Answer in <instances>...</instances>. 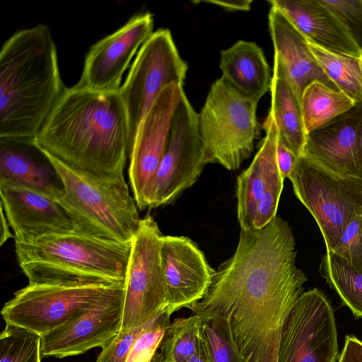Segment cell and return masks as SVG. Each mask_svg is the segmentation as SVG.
<instances>
[{"instance_id": "cell-24", "label": "cell", "mask_w": 362, "mask_h": 362, "mask_svg": "<svg viewBox=\"0 0 362 362\" xmlns=\"http://www.w3.org/2000/svg\"><path fill=\"white\" fill-rule=\"evenodd\" d=\"M270 92L272 100L269 112L276 124L278 137L299 157L303 154L306 139L300 100L274 57Z\"/></svg>"}, {"instance_id": "cell-38", "label": "cell", "mask_w": 362, "mask_h": 362, "mask_svg": "<svg viewBox=\"0 0 362 362\" xmlns=\"http://www.w3.org/2000/svg\"><path fill=\"white\" fill-rule=\"evenodd\" d=\"M196 3H208L218 6L228 11H247L251 8V0H205L193 1Z\"/></svg>"}, {"instance_id": "cell-15", "label": "cell", "mask_w": 362, "mask_h": 362, "mask_svg": "<svg viewBox=\"0 0 362 362\" xmlns=\"http://www.w3.org/2000/svg\"><path fill=\"white\" fill-rule=\"evenodd\" d=\"M153 33L151 13L132 16L123 25L89 49L76 86L97 91L117 90L134 55Z\"/></svg>"}, {"instance_id": "cell-29", "label": "cell", "mask_w": 362, "mask_h": 362, "mask_svg": "<svg viewBox=\"0 0 362 362\" xmlns=\"http://www.w3.org/2000/svg\"><path fill=\"white\" fill-rule=\"evenodd\" d=\"M41 337L6 324L0 335V362H41Z\"/></svg>"}, {"instance_id": "cell-31", "label": "cell", "mask_w": 362, "mask_h": 362, "mask_svg": "<svg viewBox=\"0 0 362 362\" xmlns=\"http://www.w3.org/2000/svg\"><path fill=\"white\" fill-rule=\"evenodd\" d=\"M168 309L148 320L128 355L126 362H148L160 346L164 334L170 324Z\"/></svg>"}, {"instance_id": "cell-30", "label": "cell", "mask_w": 362, "mask_h": 362, "mask_svg": "<svg viewBox=\"0 0 362 362\" xmlns=\"http://www.w3.org/2000/svg\"><path fill=\"white\" fill-rule=\"evenodd\" d=\"M201 337L211 362H243L226 321L219 317H202Z\"/></svg>"}, {"instance_id": "cell-36", "label": "cell", "mask_w": 362, "mask_h": 362, "mask_svg": "<svg viewBox=\"0 0 362 362\" xmlns=\"http://www.w3.org/2000/svg\"><path fill=\"white\" fill-rule=\"evenodd\" d=\"M298 156L288 148L278 137L276 141V158L279 173L283 180L288 178Z\"/></svg>"}, {"instance_id": "cell-11", "label": "cell", "mask_w": 362, "mask_h": 362, "mask_svg": "<svg viewBox=\"0 0 362 362\" xmlns=\"http://www.w3.org/2000/svg\"><path fill=\"white\" fill-rule=\"evenodd\" d=\"M115 286L29 284L4 304L6 324L40 337L67 322Z\"/></svg>"}, {"instance_id": "cell-9", "label": "cell", "mask_w": 362, "mask_h": 362, "mask_svg": "<svg viewBox=\"0 0 362 362\" xmlns=\"http://www.w3.org/2000/svg\"><path fill=\"white\" fill-rule=\"evenodd\" d=\"M163 235L151 215L141 218L132 240L119 333L141 326L160 311L168 309L160 255Z\"/></svg>"}, {"instance_id": "cell-19", "label": "cell", "mask_w": 362, "mask_h": 362, "mask_svg": "<svg viewBox=\"0 0 362 362\" xmlns=\"http://www.w3.org/2000/svg\"><path fill=\"white\" fill-rule=\"evenodd\" d=\"M268 20L274 57L281 65L300 100L305 88L314 81L338 90L318 64L308 40L289 19L280 10L271 6Z\"/></svg>"}, {"instance_id": "cell-6", "label": "cell", "mask_w": 362, "mask_h": 362, "mask_svg": "<svg viewBox=\"0 0 362 362\" xmlns=\"http://www.w3.org/2000/svg\"><path fill=\"white\" fill-rule=\"evenodd\" d=\"M257 105L221 77L211 85L198 114L206 164L235 170L250 156L260 132Z\"/></svg>"}, {"instance_id": "cell-5", "label": "cell", "mask_w": 362, "mask_h": 362, "mask_svg": "<svg viewBox=\"0 0 362 362\" xmlns=\"http://www.w3.org/2000/svg\"><path fill=\"white\" fill-rule=\"evenodd\" d=\"M42 151L62 185L63 193L57 202L74 230L106 240L131 242L141 218L124 175L103 177L86 173Z\"/></svg>"}, {"instance_id": "cell-18", "label": "cell", "mask_w": 362, "mask_h": 362, "mask_svg": "<svg viewBox=\"0 0 362 362\" xmlns=\"http://www.w3.org/2000/svg\"><path fill=\"white\" fill-rule=\"evenodd\" d=\"M0 195L1 206L13 231L15 243H31L75 230L64 208L37 191L0 180Z\"/></svg>"}, {"instance_id": "cell-13", "label": "cell", "mask_w": 362, "mask_h": 362, "mask_svg": "<svg viewBox=\"0 0 362 362\" xmlns=\"http://www.w3.org/2000/svg\"><path fill=\"white\" fill-rule=\"evenodd\" d=\"M124 285L115 286L67 322L41 337L42 357L62 358L104 348L121 330Z\"/></svg>"}, {"instance_id": "cell-32", "label": "cell", "mask_w": 362, "mask_h": 362, "mask_svg": "<svg viewBox=\"0 0 362 362\" xmlns=\"http://www.w3.org/2000/svg\"><path fill=\"white\" fill-rule=\"evenodd\" d=\"M342 25L362 52V0H319Z\"/></svg>"}, {"instance_id": "cell-17", "label": "cell", "mask_w": 362, "mask_h": 362, "mask_svg": "<svg viewBox=\"0 0 362 362\" xmlns=\"http://www.w3.org/2000/svg\"><path fill=\"white\" fill-rule=\"evenodd\" d=\"M303 155L334 174L362 180V101L308 134Z\"/></svg>"}, {"instance_id": "cell-35", "label": "cell", "mask_w": 362, "mask_h": 362, "mask_svg": "<svg viewBox=\"0 0 362 362\" xmlns=\"http://www.w3.org/2000/svg\"><path fill=\"white\" fill-rule=\"evenodd\" d=\"M144 324L125 332L119 333L109 344L102 349L95 362H126L129 351Z\"/></svg>"}, {"instance_id": "cell-27", "label": "cell", "mask_w": 362, "mask_h": 362, "mask_svg": "<svg viewBox=\"0 0 362 362\" xmlns=\"http://www.w3.org/2000/svg\"><path fill=\"white\" fill-rule=\"evenodd\" d=\"M321 272L354 315L362 318V267L353 266L331 250L322 257Z\"/></svg>"}, {"instance_id": "cell-34", "label": "cell", "mask_w": 362, "mask_h": 362, "mask_svg": "<svg viewBox=\"0 0 362 362\" xmlns=\"http://www.w3.org/2000/svg\"><path fill=\"white\" fill-rule=\"evenodd\" d=\"M353 266L362 267V215L354 216L344 230L333 250Z\"/></svg>"}, {"instance_id": "cell-20", "label": "cell", "mask_w": 362, "mask_h": 362, "mask_svg": "<svg viewBox=\"0 0 362 362\" xmlns=\"http://www.w3.org/2000/svg\"><path fill=\"white\" fill-rule=\"evenodd\" d=\"M308 42L326 50L355 57L362 52L335 16L319 0H271Z\"/></svg>"}, {"instance_id": "cell-26", "label": "cell", "mask_w": 362, "mask_h": 362, "mask_svg": "<svg viewBox=\"0 0 362 362\" xmlns=\"http://www.w3.org/2000/svg\"><path fill=\"white\" fill-rule=\"evenodd\" d=\"M314 57L339 90L355 103L362 101V55L332 52L308 42Z\"/></svg>"}, {"instance_id": "cell-41", "label": "cell", "mask_w": 362, "mask_h": 362, "mask_svg": "<svg viewBox=\"0 0 362 362\" xmlns=\"http://www.w3.org/2000/svg\"><path fill=\"white\" fill-rule=\"evenodd\" d=\"M148 362H163L161 353L156 352Z\"/></svg>"}, {"instance_id": "cell-37", "label": "cell", "mask_w": 362, "mask_h": 362, "mask_svg": "<svg viewBox=\"0 0 362 362\" xmlns=\"http://www.w3.org/2000/svg\"><path fill=\"white\" fill-rule=\"evenodd\" d=\"M337 362H362V341L356 337H346Z\"/></svg>"}, {"instance_id": "cell-39", "label": "cell", "mask_w": 362, "mask_h": 362, "mask_svg": "<svg viewBox=\"0 0 362 362\" xmlns=\"http://www.w3.org/2000/svg\"><path fill=\"white\" fill-rule=\"evenodd\" d=\"M185 362H211L202 337L197 351Z\"/></svg>"}, {"instance_id": "cell-28", "label": "cell", "mask_w": 362, "mask_h": 362, "mask_svg": "<svg viewBox=\"0 0 362 362\" xmlns=\"http://www.w3.org/2000/svg\"><path fill=\"white\" fill-rule=\"evenodd\" d=\"M202 318L197 315L174 320L160 344L163 362H185L197 350Z\"/></svg>"}, {"instance_id": "cell-33", "label": "cell", "mask_w": 362, "mask_h": 362, "mask_svg": "<svg viewBox=\"0 0 362 362\" xmlns=\"http://www.w3.org/2000/svg\"><path fill=\"white\" fill-rule=\"evenodd\" d=\"M283 185L284 180L277 166L270 173L264 194L257 205L254 221L255 229L262 228L276 216Z\"/></svg>"}, {"instance_id": "cell-1", "label": "cell", "mask_w": 362, "mask_h": 362, "mask_svg": "<svg viewBox=\"0 0 362 362\" xmlns=\"http://www.w3.org/2000/svg\"><path fill=\"white\" fill-rule=\"evenodd\" d=\"M292 231L276 223L240 229L234 254L191 309L227 325L243 362H277L285 322L307 281L296 265Z\"/></svg>"}, {"instance_id": "cell-22", "label": "cell", "mask_w": 362, "mask_h": 362, "mask_svg": "<svg viewBox=\"0 0 362 362\" xmlns=\"http://www.w3.org/2000/svg\"><path fill=\"white\" fill-rule=\"evenodd\" d=\"M266 136L247 169L237 180L238 218L240 229L252 230L257 205L264 194L272 170L277 167L276 141L277 128L269 112L263 123Z\"/></svg>"}, {"instance_id": "cell-14", "label": "cell", "mask_w": 362, "mask_h": 362, "mask_svg": "<svg viewBox=\"0 0 362 362\" xmlns=\"http://www.w3.org/2000/svg\"><path fill=\"white\" fill-rule=\"evenodd\" d=\"M183 85L165 86L137 130L129 158V178L139 210L146 209V192L168 148L173 117L184 93Z\"/></svg>"}, {"instance_id": "cell-8", "label": "cell", "mask_w": 362, "mask_h": 362, "mask_svg": "<svg viewBox=\"0 0 362 362\" xmlns=\"http://www.w3.org/2000/svg\"><path fill=\"white\" fill-rule=\"evenodd\" d=\"M188 66L168 29L153 32L139 50L119 92L126 107L130 149L141 122L168 85L184 84Z\"/></svg>"}, {"instance_id": "cell-16", "label": "cell", "mask_w": 362, "mask_h": 362, "mask_svg": "<svg viewBox=\"0 0 362 362\" xmlns=\"http://www.w3.org/2000/svg\"><path fill=\"white\" fill-rule=\"evenodd\" d=\"M160 255L168 312L192 309L205 296L216 270L197 244L185 236L163 235Z\"/></svg>"}, {"instance_id": "cell-4", "label": "cell", "mask_w": 362, "mask_h": 362, "mask_svg": "<svg viewBox=\"0 0 362 362\" xmlns=\"http://www.w3.org/2000/svg\"><path fill=\"white\" fill-rule=\"evenodd\" d=\"M131 250L132 241H110L76 230L15 243L29 284L124 286Z\"/></svg>"}, {"instance_id": "cell-23", "label": "cell", "mask_w": 362, "mask_h": 362, "mask_svg": "<svg viewBox=\"0 0 362 362\" xmlns=\"http://www.w3.org/2000/svg\"><path fill=\"white\" fill-rule=\"evenodd\" d=\"M221 78L243 95L258 101L271 88L272 74L262 49L238 40L221 52Z\"/></svg>"}, {"instance_id": "cell-12", "label": "cell", "mask_w": 362, "mask_h": 362, "mask_svg": "<svg viewBox=\"0 0 362 362\" xmlns=\"http://www.w3.org/2000/svg\"><path fill=\"white\" fill-rule=\"evenodd\" d=\"M333 309L317 288L303 293L283 327L277 362H337Z\"/></svg>"}, {"instance_id": "cell-2", "label": "cell", "mask_w": 362, "mask_h": 362, "mask_svg": "<svg viewBox=\"0 0 362 362\" xmlns=\"http://www.w3.org/2000/svg\"><path fill=\"white\" fill-rule=\"evenodd\" d=\"M34 140L77 170L103 177L124 175L130 132L119 89L66 88Z\"/></svg>"}, {"instance_id": "cell-10", "label": "cell", "mask_w": 362, "mask_h": 362, "mask_svg": "<svg viewBox=\"0 0 362 362\" xmlns=\"http://www.w3.org/2000/svg\"><path fill=\"white\" fill-rule=\"evenodd\" d=\"M205 165L198 113L184 92L174 112L167 150L146 192V207L173 202L196 182Z\"/></svg>"}, {"instance_id": "cell-40", "label": "cell", "mask_w": 362, "mask_h": 362, "mask_svg": "<svg viewBox=\"0 0 362 362\" xmlns=\"http://www.w3.org/2000/svg\"><path fill=\"white\" fill-rule=\"evenodd\" d=\"M9 223L5 215L4 211L1 206V238L0 245L2 246L9 238L14 237L9 228Z\"/></svg>"}, {"instance_id": "cell-21", "label": "cell", "mask_w": 362, "mask_h": 362, "mask_svg": "<svg viewBox=\"0 0 362 362\" xmlns=\"http://www.w3.org/2000/svg\"><path fill=\"white\" fill-rule=\"evenodd\" d=\"M44 153L34 139L0 138V180L37 191L56 202L63 189L53 175L50 163L40 160Z\"/></svg>"}, {"instance_id": "cell-7", "label": "cell", "mask_w": 362, "mask_h": 362, "mask_svg": "<svg viewBox=\"0 0 362 362\" xmlns=\"http://www.w3.org/2000/svg\"><path fill=\"white\" fill-rule=\"evenodd\" d=\"M288 179L318 225L326 250H333L351 219L362 215V180L334 174L304 155Z\"/></svg>"}, {"instance_id": "cell-3", "label": "cell", "mask_w": 362, "mask_h": 362, "mask_svg": "<svg viewBox=\"0 0 362 362\" xmlns=\"http://www.w3.org/2000/svg\"><path fill=\"white\" fill-rule=\"evenodd\" d=\"M65 89L48 26L13 33L0 50V138L35 139Z\"/></svg>"}, {"instance_id": "cell-25", "label": "cell", "mask_w": 362, "mask_h": 362, "mask_svg": "<svg viewBox=\"0 0 362 362\" xmlns=\"http://www.w3.org/2000/svg\"><path fill=\"white\" fill-rule=\"evenodd\" d=\"M355 103L343 92L320 81L303 90L300 109L306 135L351 108Z\"/></svg>"}]
</instances>
